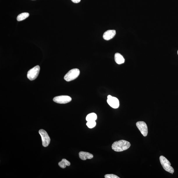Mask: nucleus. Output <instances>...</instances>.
I'll return each mask as SVG.
<instances>
[{
	"label": "nucleus",
	"mask_w": 178,
	"mask_h": 178,
	"mask_svg": "<svg viewBox=\"0 0 178 178\" xmlns=\"http://www.w3.org/2000/svg\"><path fill=\"white\" fill-rule=\"evenodd\" d=\"M130 146L131 144L129 142L124 140H121L114 143L112 147L115 151L121 152L128 149Z\"/></svg>",
	"instance_id": "1"
},
{
	"label": "nucleus",
	"mask_w": 178,
	"mask_h": 178,
	"mask_svg": "<svg viewBox=\"0 0 178 178\" xmlns=\"http://www.w3.org/2000/svg\"><path fill=\"white\" fill-rule=\"evenodd\" d=\"M80 71L77 68H74L69 71L64 77V80L70 81L75 80L80 75Z\"/></svg>",
	"instance_id": "2"
},
{
	"label": "nucleus",
	"mask_w": 178,
	"mask_h": 178,
	"mask_svg": "<svg viewBox=\"0 0 178 178\" xmlns=\"http://www.w3.org/2000/svg\"><path fill=\"white\" fill-rule=\"evenodd\" d=\"M160 160L161 164L165 171L172 174L174 172V169L171 166V164L166 158L163 156H161Z\"/></svg>",
	"instance_id": "3"
},
{
	"label": "nucleus",
	"mask_w": 178,
	"mask_h": 178,
	"mask_svg": "<svg viewBox=\"0 0 178 178\" xmlns=\"http://www.w3.org/2000/svg\"><path fill=\"white\" fill-rule=\"evenodd\" d=\"M40 70V67L39 65L35 66L28 71L27 77L31 81L35 80L39 75Z\"/></svg>",
	"instance_id": "4"
},
{
	"label": "nucleus",
	"mask_w": 178,
	"mask_h": 178,
	"mask_svg": "<svg viewBox=\"0 0 178 178\" xmlns=\"http://www.w3.org/2000/svg\"><path fill=\"white\" fill-rule=\"evenodd\" d=\"M39 133L42 138L43 146L44 147H48L50 143L51 140L47 133L42 129L40 130Z\"/></svg>",
	"instance_id": "5"
},
{
	"label": "nucleus",
	"mask_w": 178,
	"mask_h": 178,
	"mask_svg": "<svg viewBox=\"0 0 178 178\" xmlns=\"http://www.w3.org/2000/svg\"><path fill=\"white\" fill-rule=\"evenodd\" d=\"M72 100L70 96L66 95H61L56 96L53 99V101L56 103L61 104L67 103Z\"/></svg>",
	"instance_id": "6"
},
{
	"label": "nucleus",
	"mask_w": 178,
	"mask_h": 178,
	"mask_svg": "<svg viewBox=\"0 0 178 178\" xmlns=\"http://www.w3.org/2000/svg\"><path fill=\"white\" fill-rule=\"evenodd\" d=\"M137 127L143 136L146 137L148 134V128L146 123L142 121L137 122Z\"/></svg>",
	"instance_id": "7"
},
{
	"label": "nucleus",
	"mask_w": 178,
	"mask_h": 178,
	"mask_svg": "<svg viewBox=\"0 0 178 178\" xmlns=\"http://www.w3.org/2000/svg\"><path fill=\"white\" fill-rule=\"evenodd\" d=\"M107 102L108 105L113 108H117L119 107V101L118 99L110 95L108 96Z\"/></svg>",
	"instance_id": "8"
},
{
	"label": "nucleus",
	"mask_w": 178,
	"mask_h": 178,
	"mask_svg": "<svg viewBox=\"0 0 178 178\" xmlns=\"http://www.w3.org/2000/svg\"><path fill=\"white\" fill-rule=\"evenodd\" d=\"M116 34V31L114 30H109L104 33L103 38L106 40H109L112 39Z\"/></svg>",
	"instance_id": "9"
},
{
	"label": "nucleus",
	"mask_w": 178,
	"mask_h": 178,
	"mask_svg": "<svg viewBox=\"0 0 178 178\" xmlns=\"http://www.w3.org/2000/svg\"><path fill=\"white\" fill-rule=\"evenodd\" d=\"M79 156L80 159L83 160L91 159L93 157V155L91 153L83 152H79Z\"/></svg>",
	"instance_id": "10"
},
{
	"label": "nucleus",
	"mask_w": 178,
	"mask_h": 178,
	"mask_svg": "<svg viewBox=\"0 0 178 178\" xmlns=\"http://www.w3.org/2000/svg\"><path fill=\"white\" fill-rule=\"evenodd\" d=\"M115 62L118 64L124 63L125 59L123 56L119 53H116L115 55Z\"/></svg>",
	"instance_id": "11"
},
{
	"label": "nucleus",
	"mask_w": 178,
	"mask_h": 178,
	"mask_svg": "<svg viewBox=\"0 0 178 178\" xmlns=\"http://www.w3.org/2000/svg\"><path fill=\"white\" fill-rule=\"evenodd\" d=\"M70 164V163L65 159H63L61 161L58 163L59 167L63 169L65 168L66 166H69Z\"/></svg>",
	"instance_id": "12"
},
{
	"label": "nucleus",
	"mask_w": 178,
	"mask_h": 178,
	"mask_svg": "<svg viewBox=\"0 0 178 178\" xmlns=\"http://www.w3.org/2000/svg\"><path fill=\"white\" fill-rule=\"evenodd\" d=\"M97 119V115L95 113H91L89 114L86 116V120L87 122L89 121H95Z\"/></svg>",
	"instance_id": "13"
},
{
	"label": "nucleus",
	"mask_w": 178,
	"mask_h": 178,
	"mask_svg": "<svg viewBox=\"0 0 178 178\" xmlns=\"http://www.w3.org/2000/svg\"><path fill=\"white\" fill-rule=\"evenodd\" d=\"M29 14L28 13H22L19 15L17 17V20L18 21H21L24 20L29 17Z\"/></svg>",
	"instance_id": "14"
},
{
	"label": "nucleus",
	"mask_w": 178,
	"mask_h": 178,
	"mask_svg": "<svg viewBox=\"0 0 178 178\" xmlns=\"http://www.w3.org/2000/svg\"><path fill=\"white\" fill-rule=\"evenodd\" d=\"M86 124L89 128H92L96 126V122L95 121H89L86 123Z\"/></svg>",
	"instance_id": "15"
},
{
	"label": "nucleus",
	"mask_w": 178,
	"mask_h": 178,
	"mask_svg": "<svg viewBox=\"0 0 178 178\" xmlns=\"http://www.w3.org/2000/svg\"><path fill=\"white\" fill-rule=\"evenodd\" d=\"M105 178H120L119 177L114 174H107L105 175Z\"/></svg>",
	"instance_id": "16"
},
{
	"label": "nucleus",
	"mask_w": 178,
	"mask_h": 178,
	"mask_svg": "<svg viewBox=\"0 0 178 178\" xmlns=\"http://www.w3.org/2000/svg\"><path fill=\"white\" fill-rule=\"evenodd\" d=\"M71 1L74 3H77L80 2L81 0H71Z\"/></svg>",
	"instance_id": "17"
},
{
	"label": "nucleus",
	"mask_w": 178,
	"mask_h": 178,
	"mask_svg": "<svg viewBox=\"0 0 178 178\" xmlns=\"http://www.w3.org/2000/svg\"><path fill=\"white\" fill-rule=\"evenodd\" d=\"M177 54H178V50L177 51Z\"/></svg>",
	"instance_id": "18"
}]
</instances>
